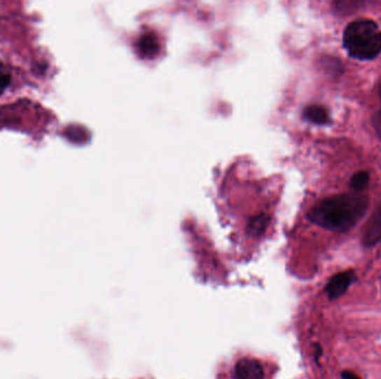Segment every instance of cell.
Wrapping results in <instances>:
<instances>
[{
	"instance_id": "cell-8",
	"label": "cell",
	"mask_w": 381,
	"mask_h": 379,
	"mask_svg": "<svg viewBox=\"0 0 381 379\" xmlns=\"http://www.w3.org/2000/svg\"><path fill=\"white\" fill-rule=\"evenodd\" d=\"M139 52L146 56H152L158 52V43L153 36H145L139 43Z\"/></svg>"
},
{
	"instance_id": "cell-4",
	"label": "cell",
	"mask_w": 381,
	"mask_h": 379,
	"mask_svg": "<svg viewBox=\"0 0 381 379\" xmlns=\"http://www.w3.org/2000/svg\"><path fill=\"white\" fill-rule=\"evenodd\" d=\"M354 278H356V275L352 271H343L340 274L335 275L326 286V293H327L328 298L333 301V299L341 297L343 294L346 293L349 286L354 283Z\"/></svg>"
},
{
	"instance_id": "cell-11",
	"label": "cell",
	"mask_w": 381,
	"mask_h": 379,
	"mask_svg": "<svg viewBox=\"0 0 381 379\" xmlns=\"http://www.w3.org/2000/svg\"><path fill=\"white\" fill-rule=\"evenodd\" d=\"M342 379H361L357 376V375L354 374L352 371H343L342 375H341Z\"/></svg>"
},
{
	"instance_id": "cell-9",
	"label": "cell",
	"mask_w": 381,
	"mask_h": 379,
	"mask_svg": "<svg viewBox=\"0 0 381 379\" xmlns=\"http://www.w3.org/2000/svg\"><path fill=\"white\" fill-rule=\"evenodd\" d=\"M11 82V73L8 67L0 62V94L8 88Z\"/></svg>"
},
{
	"instance_id": "cell-1",
	"label": "cell",
	"mask_w": 381,
	"mask_h": 379,
	"mask_svg": "<svg viewBox=\"0 0 381 379\" xmlns=\"http://www.w3.org/2000/svg\"><path fill=\"white\" fill-rule=\"evenodd\" d=\"M369 198L362 194H342L324 198L310 209L308 220L328 231L352 229L365 216Z\"/></svg>"
},
{
	"instance_id": "cell-10",
	"label": "cell",
	"mask_w": 381,
	"mask_h": 379,
	"mask_svg": "<svg viewBox=\"0 0 381 379\" xmlns=\"http://www.w3.org/2000/svg\"><path fill=\"white\" fill-rule=\"evenodd\" d=\"M379 97H380L381 103V84L379 85ZM373 126L377 136H378L379 139L381 141V108L373 116Z\"/></svg>"
},
{
	"instance_id": "cell-6",
	"label": "cell",
	"mask_w": 381,
	"mask_h": 379,
	"mask_svg": "<svg viewBox=\"0 0 381 379\" xmlns=\"http://www.w3.org/2000/svg\"><path fill=\"white\" fill-rule=\"evenodd\" d=\"M303 118L308 120L309 122L316 124V125H329V124H331L329 111L322 106H309L303 111Z\"/></svg>"
},
{
	"instance_id": "cell-3",
	"label": "cell",
	"mask_w": 381,
	"mask_h": 379,
	"mask_svg": "<svg viewBox=\"0 0 381 379\" xmlns=\"http://www.w3.org/2000/svg\"><path fill=\"white\" fill-rule=\"evenodd\" d=\"M381 241V203L376 207L370 218L362 229L361 241L363 246L373 247Z\"/></svg>"
},
{
	"instance_id": "cell-2",
	"label": "cell",
	"mask_w": 381,
	"mask_h": 379,
	"mask_svg": "<svg viewBox=\"0 0 381 379\" xmlns=\"http://www.w3.org/2000/svg\"><path fill=\"white\" fill-rule=\"evenodd\" d=\"M342 43L343 48L354 59H375L381 54V29L373 20H354L345 28Z\"/></svg>"
},
{
	"instance_id": "cell-5",
	"label": "cell",
	"mask_w": 381,
	"mask_h": 379,
	"mask_svg": "<svg viewBox=\"0 0 381 379\" xmlns=\"http://www.w3.org/2000/svg\"><path fill=\"white\" fill-rule=\"evenodd\" d=\"M263 367L258 360L244 358L235 365V379H263Z\"/></svg>"
},
{
	"instance_id": "cell-7",
	"label": "cell",
	"mask_w": 381,
	"mask_h": 379,
	"mask_svg": "<svg viewBox=\"0 0 381 379\" xmlns=\"http://www.w3.org/2000/svg\"><path fill=\"white\" fill-rule=\"evenodd\" d=\"M369 180H370V176H369L367 171H358L350 179L349 186L352 188V192H356V194H361L367 188Z\"/></svg>"
}]
</instances>
